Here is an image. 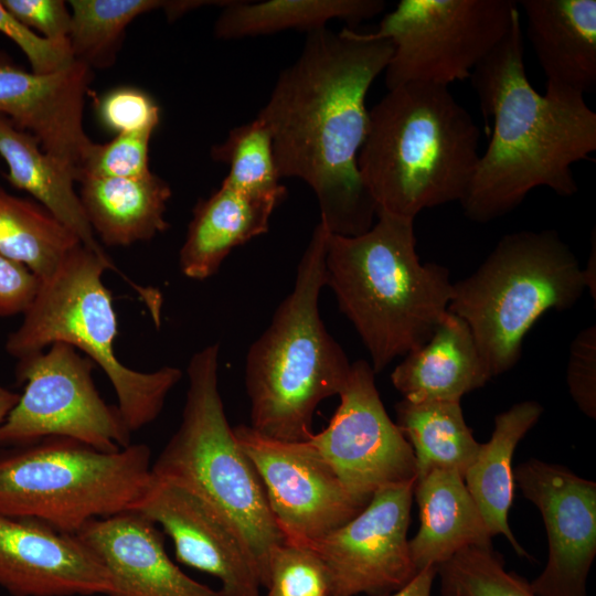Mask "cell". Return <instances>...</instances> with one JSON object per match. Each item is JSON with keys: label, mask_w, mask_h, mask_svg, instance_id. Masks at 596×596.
Segmentation results:
<instances>
[{"label": "cell", "mask_w": 596, "mask_h": 596, "mask_svg": "<svg viewBox=\"0 0 596 596\" xmlns=\"http://www.w3.org/2000/svg\"><path fill=\"white\" fill-rule=\"evenodd\" d=\"M0 32L23 52L36 74H49L70 64L74 58L68 42L47 40L11 14L0 0Z\"/></svg>", "instance_id": "36"}, {"label": "cell", "mask_w": 596, "mask_h": 596, "mask_svg": "<svg viewBox=\"0 0 596 596\" xmlns=\"http://www.w3.org/2000/svg\"><path fill=\"white\" fill-rule=\"evenodd\" d=\"M108 269H116L108 255L77 244L49 278L40 280L33 301L4 348L19 360L55 342L74 347L104 371L116 393L117 407L134 433L160 415L183 374L175 366L136 371L117 358V317L103 280Z\"/></svg>", "instance_id": "7"}, {"label": "cell", "mask_w": 596, "mask_h": 596, "mask_svg": "<svg viewBox=\"0 0 596 596\" xmlns=\"http://www.w3.org/2000/svg\"><path fill=\"white\" fill-rule=\"evenodd\" d=\"M526 34L546 84L596 87V0H522Z\"/></svg>", "instance_id": "21"}, {"label": "cell", "mask_w": 596, "mask_h": 596, "mask_svg": "<svg viewBox=\"0 0 596 596\" xmlns=\"http://www.w3.org/2000/svg\"><path fill=\"white\" fill-rule=\"evenodd\" d=\"M443 596H538L504 570L492 547L468 546L437 567Z\"/></svg>", "instance_id": "32"}, {"label": "cell", "mask_w": 596, "mask_h": 596, "mask_svg": "<svg viewBox=\"0 0 596 596\" xmlns=\"http://www.w3.org/2000/svg\"><path fill=\"white\" fill-rule=\"evenodd\" d=\"M4 8L39 35L68 42L71 10L63 0H1Z\"/></svg>", "instance_id": "38"}, {"label": "cell", "mask_w": 596, "mask_h": 596, "mask_svg": "<svg viewBox=\"0 0 596 596\" xmlns=\"http://www.w3.org/2000/svg\"><path fill=\"white\" fill-rule=\"evenodd\" d=\"M384 9L382 0H232L223 7L214 33L227 41L291 29L309 33L333 19L348 22L352 29Z\"/></svg>", "instance_id": "27"}, {"label": "cell", "mask_w": 596, "mask_h": 596, "mask_svg": "<svg viewBox=\"0 0 596 596\" xmlns=\"http://www.w3.org/2000/svg\"><path fill=\"white\" fill-rule=\"evenodd\" d=\"M77 244L78 238L39 203L0 187V254L43 280Z\"/></svg>", "instance_id": "29"}, {"label": "cell", "mask_w": 596, "mask_h": 596, "mask_svg": "<svg viewBox=\"0 0 596 596\" xmlns=\"http://www.w3.org/2000/svg\"><path fill=\"white\" fill-rule=\"evenodd\" d=\"M219 358L217 342L191 356L180 425L151 471L189 489L232 524L266 588L270 555L285 539L262 481L226 418L219 389Z\"/></svg>", "instance_id": "6"}, {"label": "cell", "mask_w": 596, "mask_h": 596, "mask_svg": "<svg viewBox=\"0 0 596 596\" xmlns=\"http://www.w3.org/2000/svg\"><path fill=\"white\" fill-rule=\"evenodd\" d=\"M518 2L511 0H402L371 38L389 40L387 89L407 83L447 86L470 78L508 33Z\"/></svg>", "instance_id": "10"}, {"label": "cell", "mask_w": 596, "mask_h": 596, "mask_svg": "<svg viewBox=\"0 0 596 596\" xmlns=\"http://www.w3.org/2000/svg\"><path fill=\"white\" fill-rule=\"evenodd\" d=\"M358 236L330 234L326 286L366 348L374 373L423 345L448 312L449 270L421 263L414 220L376 212Z\"/></svg>", "instance_id": "4"}, {"label": "cell", "mask_w": 596, "mask_h": 596, "mask_svg": "<svg viewBox=\"0 0 596 596\" xmlns=\"http://www.w3.org/2000/svg\"><path fill=\"white\" fill-rule=\"evenodd\" d=\"M151 451L113 453L50 436L0 448V513L75 534L87 522L137 511L152 482Z\"/></svg>", "instance_id": "9"}, {"label": "cell", "mask_w": 596, "mask_h": 596, "mask_svg": "<svg viewBox=\"0 0 596 596\" xmlns=\"http://www.w3.org/2000/svg\"><path fill=\"white\" fill-rule=\"evenodd\" d=\"M152 134L151 130L118 134L108 142H93L79 168L77 182L85 177L141 178L150 174Z\"/></svg>", "instance_id": "34"}, {"label": "cell", "mask_w": 596, "mask_h": 596, "mask_svg": "<svg viewBox=\"0 0 596 596\" xmlns=\"http://www.w3.org/2000/svg\"><path fill=\"white\" fill-rule=\"evenodd\" d=\"M39 287L40 279L28 267L0 254V317L23 315Z\"/></svg>", "instance_id": "39"}, {"label": "cell", "mask_w": 596, "mask_h": 596, "mask_svg": "<svg viewBox=\"0 0 596 596\" xmlns=\"http://www.w3.org/2000/svg\"><path fill=\"white\" fill-rule=\"evenodd\" d=\"M0 586L12 596L113 592L110 576L75 534L0 513Z\"/></svg>", "instance_id": "18"}, {"label": "cell", "mask_w": 596, "mask_h": 596, "mask_svg": "<svg viewBox=\"0 0 596 596\" xmlns=\"http://www.w3.org/2000/svg\"><path fill=\"white\" fill-rule=\"evenodd\" d=\"M414 487L408 482L380 489L351 520L298 544L323 564L330 596H386L414 577L407 540Z\"/></svg>", "instance_id": "14"}, {"label": "cell", "mask_w": 596, "mask_h": 596, "mask_svg": "<svg viewBox=\"0 0 596 596\" xmlns=\"http://www.w3.org/2000/svg\"><path fill=\"white\" fill-rule=\"evenodd\" d=\"M286 193V188L249 193L222 182L210 196L200 199L179 253L181 273L194 280L215 275L234 248L268 232L270 216Z\"/></svg>", "instance_id": "20"}, {"label": "cell", "mask_w": 596, "mask_h": 596, "mask_svg": "<svg viewBox=\"0 0 596 596\" xmlns=\"http://www.w3.org/2000/svg\"><path fill=\"white\" fill-rule=\"evenodd\" d=\"M78 183L87 220L105 245L130 246L168 230L171 188L152 172L141 178L85 177Z\"/></svg>", "instance_id": "24"}, {"label": "cell", "mask_w": 596, "mask_h": 596, "mask_svg": "<svg viewBox=\"0 0 596 596\" xmlns=\"http://www.w3.org/2000/svg\"><path fill=\"white\" fill-rule=\"evenodd\" d=\"M480 130L447 86L407 83L369 110L358 156L376 212L415 220L425 210L461 202L479 160Z\"/></svg>", "instance_id": "3"}, {"label": "cell", "mask_w": 596, "mask_h": 596, "mask_svg": "<svg viewBox=\"0 0 596 596\" xmlns=\"http://www.w3.org/2000/svg\"><path fill=\"white\" fill-rule=\"evenodd\" d=\"M211 157L228 166L223 183L249 193H273L285 189L279 182L272 135L255 118L233 128L225 141L215 145Z\"/></svg>", "instance_id": "31"}, {"label": "cell", "mask_w": 596, "mask_h": 596, "mask_svg": "<svg viewBox=\"0 0 596 596\" xmlns=\"http://www.w3.org/2000/svg\"><path fill=\"white\" fill-rule=\"evenodd\" d=\"M583 273L586 281V289L589 290L594 301L596 300V236L595 231H593L592 242H590V252L586 267L583 268Z\"/></svg>", "instance_id": "41"}, {"label": "cell", "mask_w": 596, "mask_h": 596, "mask_svg": "<svg viewBox=\"0 0 596 596\" xmlns=\"http://www.w3.org/2000/svg\"><path fill=\"white\" fill-rule=\"evenodd\" d=\"M329 235L319 222L299 260L292 290L246 354L249 426L277 440H308L318 405L339 395L350 374L351 363L319 312Z\"/></svg>", "instance_id": "5"}, {"label": "cell", "mask_w": 596, "mask_h": 596, "mask_svg": "<svg viewBox=\"0 0 596 596\" xmlns=\"http://www.w3.org/2000/svg\"><path fill=\"white\" fill-rule=\"evenodd\" d=\"M75 535L108 572L109 596H228L184 574L158 526L137 511L94 519Z\"/></svg>", "instance_id": "19"}, {"label": "cell", "mask_w": 596, "mask_h": 596, "mask_svg": "<svg viewBox=\"0 0 596 596\" xmlns=\"http://www.w3.org/2000/svg\"><path fill=\"white\" fill-rule=\"evenodd\" d=\"M20 394L0 385V425L17 405Z\"/></svg>", "instance_id": "42"}, {"label": "cell", "mask_w": 596, "mask_h": 596, "mask_svg": "<svg viewBox=\"0 0 596 596\" xmlns=\"http://www.w3.org/2000/svg\"><path fill=\"white\" fill-rule=\"evenodd\" d=\"M542 413L541 404L525 401L498 414L490 439L480 445L473 462L464 476L465 485L490 534L505 536L520 556L528 554L508 523L514 496L512 457L519 441L536 424Z\"/></svg>", "instance_id": "26"}, {"label": "cell", "mask_w": 596, "mask_h": 596, "mask_svg": "<svg viewBox=\"0 0 596 596\" xmlns=\"http://www.w3.org/2000/svg\"><path fill=\"white\" fill-rule=\"evenodd\" d=\"M396 425L412 447L416 479L432 470H453L464 478L479 449L460 402H409L395 406Z\"/></svg>", "instance_id": "28"}, {"label": "cell", "mask_w": 596, "mask_h": 596, "mask_svg": "<svg viewBox=\"0 0 596 596\" xmlns=\"http://www.w3.org/2000/svg\"><path fill=\"white\" fill-rule=\"evenodd\" d=\"M471 83L493 134L460 202L467 219L487 223L545 187L571 196L578 187L572 166L596 150V113L584 95L528 79L520 11L501 42L471 73Z\"/></svg>", "instance_id": "2"}, {"label": "cell", "mask_w": 596, "mask_h": 596, "mask_svg": "<svg viewBox=\"0 0 596 596\" xmlns=\"http://www.w3.org/2000/svg\"><path fill=\"white\" fill-rule=\"evenodd\" d=\"M436 575V566L425 567L418 571L403 587L386 596H430L433 582Z\"/></svg>", "instance_id": "40"}, {"label": "cell", "mask_w": 596, "mask_h": 596, "mask_svg": "<svg viewBox=\"0 0 596 596\" xmlns=\"http://www.w3.org/2000/svg\"><path fill=\"white\" fill-rule=\"evenodd\" d=\"M523 496L540 510L549 556L530 583L538 596H586L596 555V483L570 469L530 459L513 472Z\"/></svg>", "instance_id": "15"}, {"label": "cell", "mask_w": 596, "mask_h": 596, "mask_svg": "<svg viewBox=\"0 0 596 596\" xmlns=\"http://www.w3.org/2000/svg\"><path fill=\"white\" fill-rule=\"evenodd\" d=\"M365 360L351 363L328 426L307 440L354 494L416 481L411 445L386 413Z\"/></svg>", "instance_id": "12"}, {"label": "cell", "mask_w": 596, "mask_h": 596, "mask_svg": "<svg viewBox=\"0 0 596 596\" xmlns=\"http://www.w3.org/2000/svg\"><path fill=\"white\" fill-rule=\"evenodd\" d=\"M267 596H330L326 568L309 549L284 541L269 560Z\"/></svg>", "instance_id": "33"}, {"label": "cell", "mask_w": 596, "mask_h": 596, "mask_svg": "<svg viewBox=\"0 0 596 596\" xmlns=\"http://www.w3.org/2000/svg\"><path fill=\"white\" fill-rule=\"evenodd\" d=\"M414 496L421 524L408 546L417 572L468 546L491 547L492 535L460 473L432 470L416 479Z\"/></svg>", "instance_id": "23"}, {"label": "cell", "mask_w": 596, "mask_h": 596, "mask_svg": "<svg viewBox=\"0 0 596 596\" xmlns=\"http://www.w3.org/2000/svg\"><path fill=\"white\" fill-rule=\"evenodd\" d=\"M392 53L389 40L368 32L311 31L257 115L272 135L279 177L312 189L330 234L361 235L376 216L358 156L369 125L366 94Z\"/></svg>", "instance_id": "1"}, {"label": "cell", "mask_w": 596, "mask_h": 596, "mask_svg": "<svg viewBox=\"0 0 596 596\" xmlns=\"http://www.w3.org/2000/svg\"><path fill=\"white\" fill-rule=\"evenodd\" d=\"M586 289L583 268L555 231L504 235L467 278L453 283L448 311L469 327L491 377L519 361L525 334L549 310Z\"/></svg>", "instance_id": "8"}, {"label": "cell", "mask_w": 596, "mask_h": 596, "mask_svg": "<svg viewBox=\"0 0 596 596\" xmlns=\"http://www.w3.org/2000/svg\"><path fill=\"white\" fill-rule=\"evenodd\" d=\"M94 362L74 347L55 342L18 360L23 392L0 425V448L44 437L76 439L113 453L131 444V432L117 405L99 395Z\"/></svg>", "instance_id": "11"}, {"label": "cell", "mask_w": 596, "mask_h": 596, "mask_svg": "<svg viewBox=\"0 0 596 596\" xmlns=\"http://www.w3.org/2000/svg\"><path fill=\"white\" fill-rule=\"evenodd\" d=\"M490 379L468 324L449 311L391 373L393 386L409 402H460Z\"/></svg>", "instance_id": "22"}, {"label": "cell", "mask_w": 596, "mask_h": 596, "mask_svg": "<svg viewBox=\"0 0 596 596\" xmlns=\"http://www.w3.org/2000/svg\"><path fill=\"white\" fill-rule=\"evenodd\" d=\"M137 512L173 542L179 562L216 577L228 596H260L257 567L232 524L189 489L152 475Z\"/></svg>", "instance_id": "16"}, {"label": "cell", "mask_w": 596, "mask_h": 596, "mask_svg": "<svg viewBox=\"0 0 596 596\" xmlns=\"http://www.w3.org/2000/svg\"><path fill=\"white\" fill-rule=\"evenodd\" d=\"M566 381L571 396L588 417H596V326L579 331L570 348Z\"/></svg>", "instance_id": "37"}, {"label": "cell", "mask_w": 596, "mask_h": 596, "mask_svg": "<svg viewBox=\"0 0 596 596\" xmlns=\"http://www.w3.org/2000/svg\"><path fill=\"white\" fill-rule=\"evenodd\" d=\"M67 3L73 58L94 70L111 67L128 25L143 13L164 11L169 0H71Z\"/></svg>", "instance_id": "30"}, {"label": "cell", "mask_w": 596, "mask_h": 596, "mask_svg": "<svg viewBox=\"0 0 596 596\" xmlns=\"http://www.w3.org/2000/svg\"><path fill=\"white\" fill-rule=\"evenodd\" d=\"M233 430L262 481L285 541L299 544L321 538L370 501L351 492L307 440H277L244 424Z\"/></svg>", "instance_id": "13"}, {"label": "cell", "mask_w": 596, "mask_h": 596, "mask_svg": "<svg viewBox=\"0 0 596 596\" xmlns=\"http://www.w3.org/2000/svg\"><path fill=\"white\" fill-rule=\"evenodd\" d=\"M92 78L93 70L76 60L49 74L28 72L0 60V115L70 167L76 182L93 143L83 125Z\"/></svg>", "instance_id": "17"}, {"label": "cell", "mask_w": 596, "mask_h": 596, "mask_svg": "<svg viewBox=\"0 0 596 596\" xmlns=\"http://www.w3.org/2000/svg\"><path fill=\"white\" fill-rule=\"evenodd\" d=\"M0 156L8 166L7 180L28 192L71 231L85 247L107 255L82 205L73 170L47 155L29 132L0 115Z\"/></svg>", "instance_id": "25"}, {"label": "cell", "mask_w": 596, "mask_h": 596, "mask_svg": "<svg viewBox=\"0 0 596 596\" xmlns=\"http://www.w3.org/2000/svg\"><path fill=\"white\" fill-rule=\"evenodd\" d=\"M100 124L118 134L151 130L160 121V108L145 91L129 85L117 86L96 100Z\"/></svg>", "instance_id": "35"}]
</instances>
